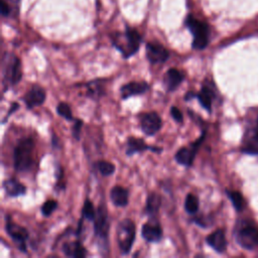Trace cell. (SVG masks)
Returning <instances> with one entry per match:
<instances>
[{
    "instance_id": "1",
    "label": "cell",
    "mask_w": 258,
    "mask_h": 258,
    "mask_svg": "<svg viewBox=\"0 0 258 258\" xmlns=\"http://www.w3.org/2000/svg\"><path fill=\"white\" fill-rule=\"evenodd\" d=\"M112 46L121 53L123 59H129L140 50L142 37L139 30L126 26L124 31H115L110 36Z\"/></svg>"
},
{
    "instance_id": "16",
    "label": "cell",
    "mask_w": 258,
    "mask_h": 258,
    "mask_svg": "<svg viewBox=\"0 0 258 258\" xmlns=\"http://www.w3.org/2000/svg\"><path fill=\"white\" fill-rule=\"evenodd\" d=\"M149 90V85L142 81V82H129L123 85L120 88V96L122 100H126L133 96H140L143 95Z\"/></svg>"
},
{
    "instance_id": "4",
    "label": "cell",
    "mask_w": 258,
    "mask_h": 258,
    "mask_svg": "<svg viewBox=\"0 0 258 258\" xmlns=\"http://www.w3.org/2000/svg\"><path fill=\"white\" fill-rule=\"evenodd\" d=\"M1 73L5 92L8 88L19 84L23 78L21 59L14 54L6 51L3 54L1 61Z\"/></svg>"
},
{
    "instance_id": "9",
    "label": "cell",
    "mask_w": 258,
    "mask_h": 258,
    "mask_svg": "<svg viewBox=\"0 0 258 258\" xmlns=\"http://www.w3.org/2000/svg\"><path fill=\"white\" fill-rule=\"evenodd\" d=\"M205 136H206V131L204 130L203 133L201 134V136L196 141L192 142L188 146H184V147L180 148L175 154L176 162L179 164L187 166V167L192 166V164L195 161V158L197 156V152H198L199 148L201 147L203 141H205Z\"/></svg>"
},
{
    "instance_id": "15",
    "label": "cell",
    "mask_w": 258,
    "mask_h": 258,
    "mask_svg": "<svg viewBox=\"0 0 258 258\" xmlns=\"http://www.w3.org/2000/svg\"><path fill=\"white\" fill-rule=\"evenodd\" d=\"M126 156L127 157H132L135 153H141L146 150H150L157 153H161L163 151L162 147H156L151 146L145 143V141L141 139H136L134 136H129L127 139V143H126Z\"/></svg>"
},
{
    "instance_id": "20",
    "label": "cell",
    "mask_w": 258,
    "mask_h": 258,
    "mask_svg": "<svg viewBox=\"0 0 258 258\" xmlns=\"http://www.w3.org/2000/svg\"><path fill=\"white\" fill-rule=\"evenodd\" d=\"M63 253L68 257L73 258H84L87 256V250L83 246L80 240L72 242H65L62 246Z\"/></svg>"
},
{
    "instance_id": "17",
    "label": "cell",
    "mask_w": 258,
    "mask_h": 258,
    "mask_svg": "<svg viewBox=\"0 0 258 258\" xmlns=\"http://www.w3.org/2000/svg\"><path fill=\"white\" fill-rule=\"evenodd\" d=\"M184 80L185 75L178 69L171 68L164 74L163 84L166 92H174L180 87Z\"/></svg>"
},
{
    "instance_id": "18",
    "label": "cell",
    "mask_w": 258,
    "mask_h": 258,
    "mask_svg": "<svg viewBox=\"0 0 258 258\" xmlns=\"http://www.w3.org/2000/svg\"><path fill=\"white\" fill-rule=\"evenodd\" d=\"M206 242L218 253H224L227 249V240L223 229H218L211 233L206 238Z\"/></svg>"
},
{
    "instance_id": "3",
    "label": "cell",
    "mask_w": 258,
    "mask_h": 258,
    "mask_svg": "<svg viewBox=\"0 0 258 258\" xmlns=\"http://www.w3.org/2000/svg\"><path fill=\"white\" fill-rule=\"evenodd\" d=\"M109 229L110 223L106 205L101 203L94 220V234L97 238V245L102 255L108 254L109 252Z\"/></svg>"
},
{
    "instance_id": "34",
    "label": "cell",
    "mask_w": 258,
    "mask_h": 258,
    "mask_svg": "<svg viewBox=\"0 0 258 258\" xmlns=\"http://www.w3.org/2000/svg\"><path fill=\"white\" fill-rule=\"evenodd\" d=\"M20 109V104H19V103H16V102H13L12 103V104H11V106H10V109H9V111L7 112V115H6V117L3 119V121H2V123H5L6 121H7V119L11 116V114L14 112V111H16V110H19Z\"/></svg>"
},
{
    "instance_id": "35",
    "label": "cell",
    "mask_w": 258,
    "mask_h": 258,
    "mask_svg": "<svg viewBox=\"0 0 258 258\" xmlns=\"http://www.w3.org/2000/svg\"><path fill=\"white\" fill-rule=\"evenodd\" d=\"M51 141H53V145L54 147H60V144H59V139L58 136H53V139H51Z\"/></svg>"
},
{
    "instance_id": "32",
    "label": "cell",
    "mask_w": 258,
    "mask_h": 258,
    "mask_svg": "<svg viewBox=\"0 0 258 258\" xmlns=\"http://www.w3.org/2000/svg\"><path fill=\"white\" fill-rule=\"evenodd\" d=\"M83 126V120L82 119H76L74 120V125L72 127V135L76 141H80V135H81V128Z\"/></svg>"
},
{
    "instance_id": "6",
    "label": "cell",
    "mask_w": 258,
    "mask_h": 258,
    "mask_svg": "<svg viewBox=\"0 0 258 258\" xmlns=\"http://www.w3.org/2000/svg\"><path fill=\"white\" fill-rule=\"evenodd\" d=\"M234 235L237 243L246 250H253L258 246V229L249 220L238 221Z\"/></svg>"
},
{
    "instance_id": "13",
    "label": "cell",
    "mask_w": 258,
    "mask_h": 258,
    "mask_svg": "<svg viewBox=\"0 0 258 258\" xmlns=\"http://www.w3.org/2000/svg\"><path fill=\"white\" fill-rule=\"evenodd\" d=\"M141 236L145 241L149 243H158L163 238V228L158 219H149V221L142 225Z\"/></svg>"
},
{
    "instance_id": "24",
    "label": "cell",
    "mask_w": 258,
    "mask_h": 258,
    "mask_svg": "<svg viewBox=\"0 0 258 258\" xmlns=\"http://www.w3.org/2000/svg\"><path fill=\"white\" fill-rule=\"evenodd\" d=\"M244 151L249 152V153L258 154V118L254 124L252 135L249 137L246 142Z\"/></svg>"
},
{
    "instance_id": "23",
    "label": "cell",
    "mask_w": 258,
    "mask_h": 258,
    "mask_svg": "<svg viewBox=\"0 0 258 258\" xmlns=\"http://www.w3.org/2000/svg\"><path fill=\"white\" fill-rule=\"evenodd\" d=\"M22 0H0L1 14L4 17H15L19 14Z\"/></svg>"
},
{
    "instance_id": "11",
    "label": "cell",
    "mask_w": 258,
    "mask_h": 258,
    "mask_svg": "<svg viewBox=\"0 0 258 258\" xmlns=\"http://www.w3.org/2000/svg\"><path fill=\"white\" fill-rule=\"evenodd\" d=\"M141 127L147 136L156 135L163 127V120L157 112L144 113L141 117Z\"/></svg>"
},
{
    "instance_id": "14",
    "label": "cell",
    "mask_w": 258,
    "mask_h": 258,
    "mask_svg": "<svg viewBox=\"0 0 258 258\" xmlns=\"http://www.w3.org/2000/svg\"><path fill=\"white\" fill-rule=\"evenodd\" d=\"M47 98L46 91L43 87L38 85H34L29 89V91L23 96V100L27 109H32L43 105Z\"/></svg>"
},
{
    "instance_id": "31",
    "label": "cell",
    "mask_w": 258,
    "mask_h": 258,
    "mask_svg": "<svg viewBox=\"0 0 258 258\" xmlns=\"http://www.w3.org/2000/svg\"><path fill=\"white\" fill-rule=\"evenodd\" d=\"M100 84H101V82L99 80H95V81L87 84L89 96H91L92 98H96V97H99V96L104 94V92H103V90H102L103 89L102 86Z\"/></svg>"
},
{
    "instance_id": "2",
    "label": "cell",
    "mask_w": 258,
    "mask_h": 258,
    "mask_svg": "<svg viewBox=\"0 0 258 258\" xmlns=\"http://www.w3.org/2000/svg\"><path fill=\"white\" fill-rule=\"evenodd\" d=\"M34 141L32 137H23L13 149V167L17 173H28L33 166Z\"/></svg>"
},
{
    "instance_id": "29",
    "label": "cell",
    "mask_w": 258,
    "mask_h": 258,
    "mask_svg": "<svg viewBox=\"0 0 258 258\" xmlns=\"http://www.w3.org/2000/svg\"><path fill=\"white\" fill-rule=\"evenodd\" d=\"M99 173L103 176V177H109L111 175L114 174L115 171V165L107 161H99L96 164Z\"/></svg>"
},
{
    "instance_id": "25",
    "label": "cell",
    "mask_w": 258,
    "mask_h": 258,
    "mask_svg": "<svg viewBox=\"0 0 258 258\" xmlns=\"http://www.w3.org/2000/svg\"><path fill=\"white\" fill-rule=\"evenodd\" d=\"M200 207L199 198L194 194H188L185 200V210L188 214L194 215L198 212Z\"/></svg>"
},
{
    "instance_id": "30",
    "label": "cell",
    "mask_w": 258,
    "mask_h": 258,
    "mask_svg": "<svg viewBox=\"0 0 258 258\" xmlns=\"http://www.w3.org/2000/svg\"><path fill=\"white\" fill-rule=\"evenodd\" d=\"M58 206H59L58 202L55 201V200H47V201H46L43 204L42 208H41L43 216L49 217L51 214H53L56 211V209L58 208Z\"/></svg>"
},
{
    "instance_id": "10",
    "label": "cell",
    "mask_w": 258,
    "mask_h": 258,
    "mask_svg": "<svg viewBox=\"0 0 258 258\" xmlns=\"http://www.w3.org/2000/svg\"><path fill=\"white\" fill-rule=\"evenodd\" d=\"M215 91L213 88H211V86L208 83H205L203 85V87L199 93H195L193 91H188L185 95V101H190L194 98H197L201 106L207 110L209 113L212 112V104L213 100L215 99Z\"/></svg>"
},
{
    "instance_id": "8",
    "label": "cell",
    "mask_w": 258,
    "mask_h": 258,
    "mask_svg": "<svg viewBox=\"0 0 258 258\" xmlns=\"http://www.w3.org/2000/svg\"><path fill=\"white\" fill-rule=\"evenodd\" d=\"M5 230L13 240V242L17 245V248L20 249V251L26 254V241L29 237L28 231L24 227L14 223L9 215H6L5 217Z\"/></svg>"
},
{
    "instance_id": "27",
    "label": "cell",
    "mask_w": 258,
    "mask_h": 258,
    "mask_svg": "<svg viewBox=\"0 0 258 258\" xmlns=\"http://www.w3.org/2000/svg\"><path fill=\"white\" fill-rule=\"evenodd\" d=\"M96 210L94 208V205L91 202L90 199H86L84 206H83V210H82V217H84L85 219H87L89 221H93L96 218Z\"/></svg>"
},
{
    "instance_id": "33",
    "label": "cell",
    "mask_w": 258,
    "mask_h": 258,
    "mask_svg": "<svg viewBox=\"0 0 258 258\" xmlns=\"http://www.w3.org/2000/svg\"><path fill=\"white\" fill-rule=\"evenodd\" d=\"M170 115H171V117H173L175 119L176 122L183 123V121H184V116H183L182 111L178 107H176V106L170 107Z\"/></svg>"
},
{
    "instance_id": "12",
    "label": "cell",
    "mask_w": 258,
    "mask_h": 258,
    "mask_svg": "<svg viewBox=\"0 0 258 258\" xmlns=\"http://www.w3.org/2000/svg\"><path fill=\"white\" fill-rule=\"evenodd\" d=\"M168 58V50L162 44L157 42H149L146 44V59L151 65L164 64Z\"/></svg>"
},
{
    "instance_id": "5",
    "label": "cell",
    "mask_w": 258,
    "mask_h": 258,
    "mask_svg": "<svg viewBox=\"0 0 258 258\" xmlns=\"http://www.w3.org/2000/svg\"><path fill=\"white\" fill-rule=\"evenodd\" d=\"M185 25L193 36L192 47L197 50L205 49L209 45L210 28L207 23L202 22L188 13L185 19Z\"/></svg>"
},
{
    "instance_id": "28",
    "label": "cell",
    "mask_w": 258,
    "mask_h": 258,
    "mask_svg": "<svg viewBox=\"0 0 258 258\" xmlns=\"http://www.w3.org/2000/svg\"><path fill=\"white\" fill-rule=\"evenodd\" d=\"M56 110H57L58 115H60L64 119L68 120V121H74V120H75V118L73 116V113H72V109H71L70 105L68 104V103L61 102L60 104L57 106Z\"/></svg>"
},
{
    "instance_id": "21",
    "label": "cell",
    "mask_w": 258,
    "mask_h": 258,
    "mask_svg": "<svg viewBox=\"0 0 258 258\" xmlns=\"http://www.w3.org/2000/svg\"><path fill=\"white\" fill-rule=\"evenodd\" d=\"M110 199L115 207H126L129 203V192L121 186H115L110 192Z\"/></svg>"
},
{
    "instance_id": "26",
    "label": "cell",
    "mask_w": 258,
    "mask_h": 258,
    "mask_svg": "<svg viewBox=\"0 0 258 258\" xmlns=\"http://www.w3.org/2000/svg\"><path fill=\"white\" fill-rule=\"evenodd\" d=\"M226 193H227L229 199L231 200V202L233 204V207L236 209V211L237 212L242 211L244 208V206H245V202H244L242 195L237 191H227Z\"/></svg>"
},
{
    "instance_id": "19",
    "label": "cell",
    "mask_w": 258,
    "mask_h": 258,
    "mask_svg": "<svg viewBox=\"0 0 258 258\" xmlns=\"http://www.w3.org/2000/svg\"><path fill=\"white\" fill-rule=\"evenodd\" d=\"M3 188L5 191L6 196L9 198H16L20 196H23L26 193V187L15 178H11V179L4 181Z\"/></svg>"
},
{
    "instance_id": "22",
    "label": "cell",
    "mask_w": 258,
    "mask_h": 258,
    "mask_svg": "<svg viewBox=\"0 0 258 258\" xmlns=\"http://www.w3.org/2000/svg\"><path fill=\"white\" fill-rule=\"evenodd\" d=\"M162 197L158 193H150L146 199L144 213L149 219H157L162 207Z\"/></svg>"
},
{
    "instance_id": "7",
    "label": "cell",
    "mask_w": 258,
    "mask_h": 258,
    "mask_svg": "<svg viewBox=\"0 0 258 258\" xmlns=\"http://www.w3.org/2000/svg\"><path fill=\"white\" fill-rule=\"evenodd\" d=\"M136 237V228L134 222L130 219H124L119 222L117 226V244L122 255H127L132 249Z\"/></svg>"
}]
</instances>
